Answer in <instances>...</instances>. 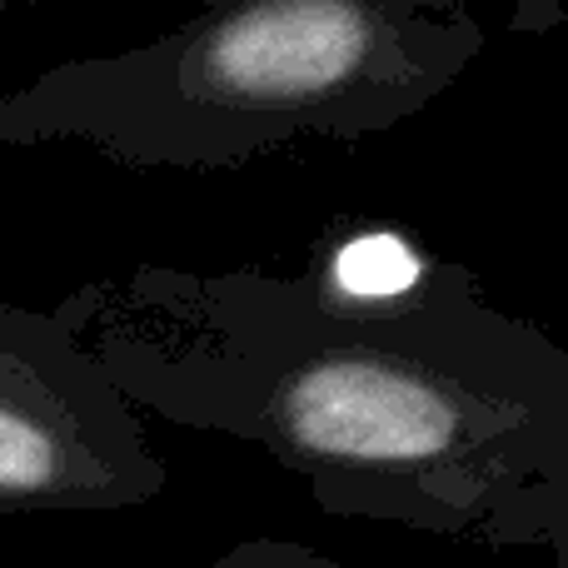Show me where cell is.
Segmentation results:
<instances>
[{"instance_id":"obj_3","label":"cell","mask_w":568,"mask_h":568,"mask_svg":"<svg viewBox=\"0 0 568 568\" xmlns=\"http://www.w3.org/2000/svg\"><path fill=\"white\" fill-rule=\"evenodd\" d=\"M170 469L65 314L0 304V514L155 504Z\"/></svg>"},{"instance_id":"obj_2","label":"cell","mask_w":568,"mask_h":568,"mask_svg":"<svg viewBox=\"0 0 568 568\" xmlns=\"http://www.w3.org/2000/svg\"><path fill=\"white\" fill-rule=\"evenodd\" d=\"M489 50L459 0H245L0 95V145L80 140L120 165L225 170L300 135L414 120Z\"/></svg>"},{"instance_id":"obj_1","label":"cell","mask_w":568,"mask_h":568,"mask_svg":"<svg viewBox=\"0 0 568 568\" xmlns=\"http://www.w3.org/2000/svg\"><path fill=\"white\" fill-rule=\"evenodd\" d=\"M130 409L260 444L334 519L568 549V354L419 260L389 294L300 275L130 265L60 300Z\"/></svg>"},{"instance_id":"obj_4","label":"cell","mask_w":568,"mask_h":568,"mask_svg":"<svg viewBox=\"0 0 568 568\" xmlns=\"http://www.w3.org/2000/svg\"><path fill=\"white\" fill-rule=\"evenodd\" d=\"M205 568H349L334 554H320L310 544H284V539H250L240 549H230L225 559L205 564Z\"/></svg>"}]
</instances>
